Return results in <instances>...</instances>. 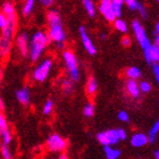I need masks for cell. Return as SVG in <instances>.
Wrapping results in <instances>:
<instances>
[{
	"mask_svg": "<svg viewBox=\"0 0 159 159\" xmlns=\"http://www.w3.org/2000/svg\"><path fill=\"white\" fill-rule=\"evenodd\" d=\"M158 133H159V119L156 120V123L153 124L151 129L149 131V135H148L149 136V143H155Z\"/></svg>",
	"mask_w": 159,
	"mask_h": 159,
	"instance_id": "obj_24",
	"label": "cell"
},
{
	"mask_svg": "<svg viewBox=\"0 0 159 159\" xmlns=\"http://www.w3.org/2000/svg\"><path fill=\"white\" fill-rule=\"evenodd\" d=\"M35 1H37V0H25V3H24L23 8H22V14H23L24 16L31 15V13L33 11Z\"/></svg>",
	"mask_w": 159,
	"mask_h": 159,
	"instance_id": "obj_23",
	"label": "cell"
},
{
	"mask_svg": "<svg viewBox=\"0 0 159 159\" xmlns=\"http://www.w3.org/2000/svg\"><path fill=\"white\" fill-rule=\"evenodd\" d=\"M114 146H103V153L107 159H118L122 155V151L116 148H113Z\"/></svg>",
	"mask_w": 159,
	"mask_h": 159,
	"instance_id": "obj_17",
	"label": "cell"
},
{
	"mask_svg": "<svg viewBox=\"0 0 159 159\" xmlns=\"http://www.w3.org/2000/svg\"><path fill=\"white\" fill-rule=\"evenodd\" d=\"M156 1H157V2H159V0H156Z\"/></svg>",
	"mask_w": 159,
	"mask_h": 159,
	"instance_id": "obj_47",
	"label": "cell"
},
{
	"mask_svg": "<svg viewBox=\"0 0 159 159\" xmlns=\"http://www.w3.org/2000/svg\"><path fill=\"white\" fill-rule=\"evenodd\" d=\"M79 33H80V38H81V41H82V44L84 47V49L86 50V52L89 53V55H91V56H94L97 53V48L94 46V43L92 42V40L90 39L85 27L84 26L80 27Z\"/></svg>",
	"mask_w": 159,
	"mask_h": 159,
	"instance_id": "obj_11",
	"label": "cell"
},
{
	"mask_svg": "<svg viewBox=\"0 0 159 159\" xmlns=\"http://www.w3.org/2000/svg\"><path fill=\"white\" fill-rule=\"evenodd\" d=\"M117 117H118V120H120V122H124V123H129V114L126 113L125 110H120V111H118V115H117Z\"/></svg>",
	"mask_w": 159,
	"mask_h": 159,
	"instance_id": "obj_31",
	"label": "cell"
},
{
	"mask_svg": "<svg viewBox=\"0 0 159 159\" xmlns=\"http://www.w3.org/2000/svg\"><path fill=\"white\" fill-rule=\"evenodd\" d=\"M97 90H98V83H97V80L93 76H90L86 81L85 84V92L89 97H94L97 93Z\"/></svg>",
	"mask_w": 159,
	"mask_h": 159,
	"instance_id": "obj_16",
	"label": "cell"
},
{
	"mask_svg": "<svg viewBox=\"0 0 159 159\" xmlns=\"http://www.w3.org/2000/svg\"><path fill=\"white\" fill-rule=\"evenodd\" d=\"M152 66V72H153V75L156 77V81L159 83V61L158 63H155L151 65Z\"/></svg>",
	"mask_w": 159,
	"mask_h": 159,
	"instance_id": "obj_36",
	"label": "cell"
},
{
	"mask_svg": "<svg viewBox=\"0 0 159 159\" xmlns=\"http://www.w3.org/2000/svg\"><path fill=\"white\" fill-rule=\"evenodd\" d=\"M125 75L127 79L138 80L141 77L142 73H141V70H140V68H138V67H135V66H131L125 70Z\"/></svg>",
	"mask_w": 159,
	"mask_h": 159,
	"instance_id": "obj_21",
	"label": "cell"
},
{
	"mask_svg": "<svg viewBox=\"0 0 159 159\" xmlns=\"http://www.w3.org/2000/svg\"><path fill=\"white\" fill-rule=\"evenodd\" d=\"M6 25H7V17H6V15L3 13H1L0 14V29L2 30V29H5L6 27Z\"/></svg>",
	"mask_w": 159,
	"mask_h": 159,
	"instance_id": "obj_37",
	"label": "cell"
},
{
	"mask_svg": "<svg viewBox=\"0 0 159 159\" xmlns=\"http://www.w3.org/2000/svg\"><path fill=\"white\" fill-rule=\"evenodd\" d=\"M52 109H53V101L51 99H48L46 102H44V105H43L42 114L44 115V116H48V115L51 114Z\"/></svg>",
	"mask_w": 159,
	"mask_h": 159,
	"instance_id": "obj_26",
	"label": "cell"
},
{
	"mask_svg": "<svg viewBox=\"0 0 159 159\" xmlns=\"http://www.w3.org/2000/svg\"><path fill=\"white\" fill-rule=\"evenodd\" d=\"M118 129V134H119V138H120V140L122 141H124V140L127 139V133H126V131L124 129Z\"/></svg>",
	"mask_w": 159,
	"mask_h": 159,
	"instance_id": "obj_39",
	"label": "cell"
},
{
	"mask_svg": "<svg viewBox=\"0 0 159 159\" xmlns=\"http://www.w3.org/2000/svg\"><path fill=\"white\" fill-rule=\"evenodd\" d=\"M1 156H2L3 159L11 158V152H10L9 148H8V144L2 143V146H1Z\"/></svg>",
	"mask_w": 159,
	"mask_h": 159,
	"instance_id": "obj_29",
	"label": "cell"
},
{
	"mask_svg": "<svg viewBox=\"0 0 159 159\" xmlns=\"http://www.w3.org/2000/svg\"><path fill=\"white\" fill-rule=\"evenodd\" d=\"M0 107H1V110H2V108H3V101L2 100H0Z\"/></svg>",
	"mask_w": 159,
	"mask_h": 159,
	"instance_id": "obj_45",
	"label": "cell"
},
{
	"mask_svg": "<svg viewBox=\"0 0 159 159\" xmlns=\"http://www.w3.org/2000/svg\"><path fill=\"white\" fill-rule=\"evenodd\" d=\"M48 34H49L50 41H52L55 43L65 42L66 41V33L64 31L63 24L61 23H56L52 24V25H49Z\"/></svg>",
	"mask_w": 159,
	"mask_h": 159,
	"instance_id": "obj_9",
	"label": "cell"
},
{
	"mask_svg": "<svg viewBox=\"0 0 159 159\" xmlns=\"http://www.w3.org/2000/svg\"><path fill=\"white\" fill-rule=\"evenodd\" d=\"M140 90H141V92L142 93L150 92V91H151V85H150V83L146 82V81L140 82Z\"/></svg>",
	"mask_w": 159,
	"mask_h": 159,
	"instance_id": "obj_30",
	"label": "cell"
},
{
	"mask_svg": "<svg viewBox=\"0 0 159 159\" xmlns=\"http://www.w3.org/2000/svg\"><path fill=\"white\" fill-rule=\"evenodd\" d=\"M63 58H64L65 66H66L68 77L73 80L74 82H77L80 80V68H79V63H77L76 56L74 55L73 51L65 50L63 52Z\"/></svg>",
	"mask_w": 159,
	"mask_h": 159,
	"instance_id": "obj_3",
	"label": "cell"
},
{
	"mask_svg": "<svg viewBox=\"0 0 159 159\" xmlns=\"http://www.w3.org/2000/svg\"><path fill=\"white\" fill-rule=\"evenodd\" d=\"M50 41L49 34L44 31H38L30 39V59L31 61H37L42 56L43 51Z\"/></svg>",
	"mask_w": 159,
	"mask_h": 159,
	"instance_id": "obj_2",
	"label": "cell"
},
{
	"mask_svg": "<svg viewBox=\"0 0 159 159\" xmlns=\"http://www.w3.org/2000/svg\"><path fill=\"white\" fill-rule=\"evenodd\" d=\"M100 14L105 17V20L109 23H114L117 18L113 8V0H101L98 7Z\"/></svg>",
	"mask_w": 159,
	"mask_h": 159,
	"instance_id": "obj_8",
	"label": "cell"
},
{
	"mask_svg": "<svg viewBox=\"0 0 159 159\" xmlns=\"http://www.w3.org/2000/svg\"><path fill=\"white\" fill-rule=\"evenodd\" d=\"M11 48H13V41H9L7 39L1 38L0 39V55L2 59L8 58L11 52Z\"/></svg>",
	"mask_w": 159,
	"mask_h": 159,
	"instance_id": "obj_15",
	"label": "cell"
},
{
	"mask_svg": "<svg viewBox=\"0 0 159 159\" xmlns=\"http://www.w3.org/2000/svg\"><path fill=\"white\" fill-rule=\"evenodd\" d=\"M126 91L129 93V96L133 99H139L140 98V85L139 83L136 82V80L129 79V81L126 82Z\"/></svg>",
	"mask_w": 159,
	"mask_h": 159,
	"instance_id": "obj_12",
	"label": "cell"
},
{
	"mask_svg": "<svg viewBox=\"0 0 159 159\" xmlns=\"http://www.w3.org/2000/svg\"><path fill=\"white\" fill-rule=\"evenodd\" d=\"M1 140H2V143L8 144V146H9V143L11 142L13 134H11V132H10L8 129H5V131H1Z\"/></svg>",
	"mask_w": 159,
	"mask_h": 159,
	"instance_id": "obj_27",
	"label": "cell"
},
{
	"mask_svg": "<svg viewBox=\"0 0 159 159\" xmlns=\"http://www.w3.org/2000/svg\"><path fill=\"white\" fill-rule=\"evenodd\" d=\"M15 96H16L17 101H18L20 105H23V106H27V105L30 103L31 92L27 88H22V89L17 90Z\"/></svg>",
	"mask_w": 159,
	"mask_h": 159,
	"instance_id": "obj_14",
	"label": "cell"
},
{
	"mask_svg": "<svg viewBox=\"0 0 159 159\" xmlns=\"http://www.w3.org/2000/svg\"><path fill=\"white\" fill-rule=\"evenodd\" d=\"M106 37H107V35H106V34H105V33L101 34V38H102V39H106Z\"/></svg>",
	"mask_w": 159,
	"mask_h": 159,
	"instance_id": "obj_46",
	"label": "cell"
},
{
	"mask_svg": "<svg viewBox=\"0 0 159 159\" xmlns=\"http://www.w3.org/2000/svg\"><path fill=\"white\" fill-rule=\"evenodd\" d=\"M66 158H67V155H66V153H61V155L59 156V159H66Z\"/></svg>",
	"mask_w": 159,
	"mask_h": 159,
	"instance_id": "obj_44",
	"label": "cell"
},
{
	"mask_svg": "<svg viewBox=\"0 0 159 159\" xmlns=\"http://www.w3.org/2000/svg\"><path fill=\"white\" fill-rule=\"evenodd\" d=\"M47 22L48 25H52L56 23H61V17H60L58 10L56 9H50L47 13Z\"/></svg>",
	"mask_w": 159,
	"mask_h": 159,
	"instance_id": "obj_18",
	"label": "cell"
},
{
	"mask_svg": "<svg viewBox=\"0 0 159 159\" xmlns=\"http://www.w3.org/2000/svg\"><path fill=\"white\" fill-rule=\"evenodd\" d=\"M8 129V123L3 114H0V131H5Z\"/></svg>",
	"mask_w": 159,
	"mask_h": 159,
	"instance_id": "obj_34",
	"label": "cell"
},
{
	"mask_svg": "<svg viewBox=\"0 0 159 159\" xmlns=\"http://www.w3.org/2000/svg\"><path fill=\"white\" fill-rule=\"evenodd\" d=\"M2 13L7 17V25L1 30V38L13 41L17 29V15L15 7L10 1H6L2 5Z\"/></svg>",
	"mask_w": 159,
	"mask_h": 159,
	"instance_id": "obj_1",
	"label": "cell"
},
{
	"mask_svg": "<svg viewBox=\"0 0 159 159\" xmlns=\"http://www.w3.org/2000/svg\"><path fill=\"white\" fill-rule=\"evenodd\" d=\"M94 111H96V107L92 102H88L85 103V106L83 108V115L88 118H91V117L94 116Z\"/></svg>",
	"mask_w": 159,
	"mask_h": 159,
	"instance_id": "obj_25",
	"label": "cell"
},
{
	"mask_svg": "<svg viewBox=\"0 0 159 159\" xmlns=\"http://www.w3.org/2000/svg\"><path fill=\"white\" fill-rule=\"evenodd\" d=\"M149 142V136L144 133H135L131 136V146L134 148H142Z\"/></svg>",
	"mask_w": 159,
	"mask_h": 159,
	"instance_id": "obj_13",
	"label": "cell"
},
{
	"mask_svg": "<svg viewBox=\"0 0 159 159\" xmlns=\"http://www.w3.org/2000/svg\"><path fill=\"white\" fill-rule=\"evenodd\" d=\"M120 44H122L124 48H129V47H131V44H132V39L129 37H127V35H125V37H123L122 40H120Z\"/></svg>",
	"mask_w": 159,
	"mask_h": 159,
	"instance_id": "obj_35",
	"label": "cell"
},
{
	"mask_svg": "<svg viewBox=\"0 0 159 159\" xmlns=\"http://www.w3.org/2000/svg\"><path fill=\"white\" fill-rule=\"evenodd\" d=\"M153 44L159 49V34H157L156 38H155V41H153Z\"/></svg>",
	"mask_w": 159,
	"mask_h": 159,
	"instance_id": "obj_41",
	"label": "cell"
},
{
	"mask_svg": "<svg viewBox=\"0 0 159 159\" xmlns=\"http://www.w3.org/2000/svg\"><path fill=\"white\" fill-rule=\"evenodd\" d=\"M56 46L59 50H63V49H65L66 44H65V42H59V43H56Z\"/></svg>",
	"mask_w": 159,
	"mask_h": 159,
	"instance_id": "obj_40",
	"label": "cell"
},
{
	"mask_svg": "<svg viewBox=\"0 0 159 159\" xmlns=\"http://www.w3.org/2000/svg\"><path fill=\"white\" fill-rule=\"evenodd\" d=\"M51 68H52V60L50 58H46L35 67V70H33L32 77L37 82H44L47 77H48V75H49Z\"/></svg>",
	"mask_w": 159,
	"mask_h": 159,
	"instance_id": "obj_6",
	"label": "cell"
},
{
	"mask_svg": "<svg viewBox=\"0 0 159 159\" xmlns=\"http://www.w3.org/2000/svg\"><path fill=\"white\" fill-rule=\"evenodd\" d=\"M155 31H156V34H159V22L156 24V26H155Z\"/></svg>",
	"mask_w": 159,
	"mask_h": 159,
	"instance_id": "obj_43",
	"label": "cell"
},
{
	"mask_svg": "<svg viewBox=\"0 0 159 159\" xmlns=\"http://www.w3.org/2000/svg\"><path fill=\"white\" fill-rule=\"evenodd\" d=\"M82 5L90 17L96 16V5L93 2V0H82Z\"/></svg>",
	"mask_w": 159,
	"mask_h": 159,
	"instance_id": "obj_20",
	"label": "cell"
},
{
	"mask_svg": "<svg viewBox=\"0 0 159 159\" xmlns=\"http://www.w3.org/2000/svg\"><path fill=\"white\" fill-rule=\"evenodd\" d=\"M139 2L138 0H124V3H125L127 8L132 11H136L138 10V6H139Z\"/></svg>",
	"mask_w": 159,
	"mask_h": 159,
	"instance_id": "obj_28",
	"label": "cell"
},
{
	"mask_svg": "<svg viewBox=\"0 0 159 159\" xmlns=\"http://www.w3.org/2000/svg\"><path fill=\"white\" fill-rule=\"evenodd\" d=\"M15 44L22 57L30 56V37L27 33L22 32L15 38Z\"/></svg>",
	"mask_w": 159,
	"mask_h": 159,
	"instance_id": "obj_10",
	"label": "cell"
},
{
	"mask_svg": "<svg viewBox=\"0 0 159 159\" xmlns=\"http://www.w3.org/2000/svg\"><path fill=\"white\" fill-rule=\"evenodd\" d=\"M74 89H75V86H74L73 80L70 79V77L63 80V82H61V90H63V92L65 94H72L74 92Z\"/></svg>",
	"mask_w": 159,
	"mask_h": 159,
	"instance_id": "obj_19",
	"label": "cell"
},
{
	"mask_svg": "<svg viewBox=\"0 0 159 159\" xmlns=\"http://www.w3.org/2000/svg\"><path fill=\"white\" fill-rule=\"evenodd\" d=\"M122 7H123L122 3L116 2V1H113L114 11H115V14H116V16H117V17H120V16H122V11H123Z\"/></svg>",
	"mask_w": 159,
	"mask_h": 159,
	"instance_id": "obj_32",
	"label": "cell"
},
{
	"mask_svg": "<svg viewBox=\"0 0 159 159\" xmlns=\"http://www.w3.org/2000/svg\"><path fill=\"white\" fill-rule=\"evenodd\" d=\"M131 27H132V31H133V33H134V37H135L136 41H138V43L140 44V47L142 48L143 51L147 49H149L153 43L151 42L150 39L148 38L146 31H144V27L142 26V24L140 23V20H133Z\"/></svg>",
	"mask_w": 159,
	"mask_h": 159,
	"instance_id": "obj_4",
	"label": "cell"
},
{
	"mask_svg": "<svg viewBox=\"0 0 159 159\" xmlns=\"http://www.w3.org/2000/svg\"><path fill=\"white\" fill-rule=\"evenodd\" d=\"M114 26H115V29H116L118 32H120V33H126L127 32V24H126L125 20H123L120 17H117L116 20H115V22H114Z\"/></svg>",
	"mask_w": 159,
	"mask_h": 159,
	"instance_id": "obj_22",
	"label": "cell"
},
{
	"mask_svg": "<svg viewBox=\"0 0 159 159\" xmlns=\"http://www.w3.org/2000/svg\"><path fill=\"white\" fill-rule=\"evenodd\" d=\"M46 148L50 152H64L67 148V141L61 135L53 133L47 139Z\"/></svg>",
	"mask_w": 159,
	"mask_h": 159,
	"instance_id": "obj_5",
	"label": "cell"
},
{
	"mask_svg": "<svg viewBox=\"0 0 159 159\" xmlns=\"http://www.w3.org/2000/svg\"><path fill=\"white\" fill-rule=\"evenodd\" d=\"M153 157L156 159H159V150H155L153 151Z\"/></svg>",
	"mask_w": 159,
	"mask_h": 159,
	"instance_id": "obj_42",
	"label": "cell"
},
{
	"mask_svg": "<svg viewBox=\"0 0 159 159\" xmlns=\"http://www.w3.org/2000/svg\"><path fill=\"white\" fill-rule=\"evenodd\" d=\"M37 1H39L42 6L48 7V8H49V7H51L53 3H55V1H56V0H37Z\"/></svg>",
	"mask_w": 159,
	"mask_h": 159,
	"instance_id": "obj_38",
	"label": "cell"
},
{
	"mask_svg": "<svg viewBox=\"0 0 159 159\" xmlns=\"http://www.w3.org/2000/svg\"><path fill=\"white\" fill-rule=\"evenodd\" d=\"M97 140L101 146H116L120 141L118 134V129H107L105 132H100L97 134Z\"/></svg>",
	"mask_w": 159,
	"mask_h": 159,
	"instance_id": "obj_7",
	"label": "cell"
},
{
	"mask_svg": "<svg viewBox=\"0 0 159 159\" xmlns=\"http://www.w3.org/2000/svg\"><path fill=\"white\" fill-rule=\"evenodd\" d=\"M136 11L140 14V16L142 17V18H147L148 17V11H147L146 7L143 6L141 2H139V6H138V10Z\"/></svg>",
	"mask_w": 159,
	"mask_h": 159,
	"instance_id": "obj_33",
	"label": "cell"
}]
</instances>
